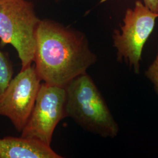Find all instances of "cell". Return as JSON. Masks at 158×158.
Returning a JSON list of instances; mask_svg holds the SVG:
<instances>
[{
    "label": "cell",
    "instance_id": "cell-1",
    "mask_svg": "<svg viewBox=\"0 0 158 158\" xmlns=\"http://www.w3.org/2000/svg\"><path fill=\"white\" fill-rule=\"evenodd\" d=\"M97 57L81 32L51 19H40L36 34L35 68L45 83L65 87L87 73Z\"/></svg>",
    "mask_w": 158,
    "mask_h": 158
},
{
    "label": "cell",
    "instance_id": "cell-9",
    "mask_svg": "<svg viewBox=\"0 0 158 158\" xmlns=\"http://www.w3.org/2000/svg\"><path fill=\"white\" fill-rule=\"evenodd\" d=\"M145 76L152 83L154 90L158 95V52L152 63L145 71Z\"/></svg>",
    "mask_w": 158,
    "mask_h": 158
},
{
    "label": "cell",
    "instance_id": "cell-8",
    "mask_svg": "<svg viewBox=\"0 0 158 158\" xmlns=\"http://www.w3.org/2000/svg\"><path fill=\"white\" fill-rule=\"evenodd\" d=\"M13 66L6 54L0 50V94L12 79Z\"/></svg>",
    "mask_w": 158,
    "mask_h": 158
},
{
    "label": "cell",
    "instance_id": "cell-10",
    "mask_svg": "<svg viewBox=\"0 0 158 158\" xmlns=\"http://www.w3.org/2000/svg\"><path fill=\"white\" fill-rule=\"evenodd\" d=\"M144 5L151 11L158 14V0H143Z\"/></svg>",
    "mask_w": 158,
    "mask_h": 158
},
{
    "label": "cell",
    "instance_id": "cell-5",
    "mask_svg": "<svg viewBox=\"0 0 158 158\" xmlns=\"http://www.w3.org/2000/svg\"><path fill=\"white\" fill-rule=\"evenodd\" d=\"M65 87L40 84L34 107L21 131V136L51 146L57 125L67 117Z\"/></svg>",
    "mask_w": 158,
    "mask_h": 158
},
{
    "label": "cell",
    "instance_id": "cell-6",
    "mask_svg": "<svg viewBox=\"0 0 158 158\" xmlns=\"http://www.w3.org/2000/svg\"><path fill=\"white\" fill-rule=\"evenodd\" d=\"M41 81L32 64L21 69L0 94V116L9 119L19 132L33 109Z\"/></svg>",
    "mask_w": 158,
    "mask_h": 158
},
{
    "label": "cell",
    "instance_id": "cell-4",
    "mask_svg": "<svg viewBox=\"0 0 158 158\" xmlns=\"http://www.w3.org/2000/svg\"><path fill=\"white\" fill-rule=\"evenodd\" d=\"M158 17V14L151 11L138 0L134 8H128L125 12L121 31H114L113 43L117 49V61L124 60L135 73H140L142 49Z\"/></svg>",
    "mask_w": 158,
    "mask_h": 158
},
{
    "label": "cell",
    "instance_id": "cell-3",
    "mask_svg": "<svg viewBox=\"0 0 158 158\" xmlns=\"http://www.w3.org/2000/svg\"><path fill=\"white\" fill-rule=\"evenodd\" d=\"M40 19L27 0H0V40L17 51L21 69L34 62L36 34Z\"/></svg>",
    "mask_w": 158,
    "mask_h": 158
},
{
    "label": "cell",
    "instance_id": "cell-7",
    "mask_svg": "<svg viewBox=\"0 0 158 158\" xmlns=\"http://www.w3.org/2000/svg\"><path fill=\"white\" fill-rule=\"evenodd\" d=\"M51 146L37 140L6 136L0 139V158H62Z\"/></svg>",
    "mask_w": 158,
    "mask_h": 158
},
{
    "label": "cell",
    "instance_id": "cell-2",
    "mask_svg": "<svg viewBox=\"0 0 158 158\" xmlns=\"http://www.w3.org/2000/svg\"><path fill=\"white\" fill-rule=\"evenodd\" d=\"M66 111L83 129L105 138H114L119 126L93 80L87 73L72 80L65 87Z\"/></svg>",
    "mask_w": 158,
    "mask_h": 158
}]
</instances>
